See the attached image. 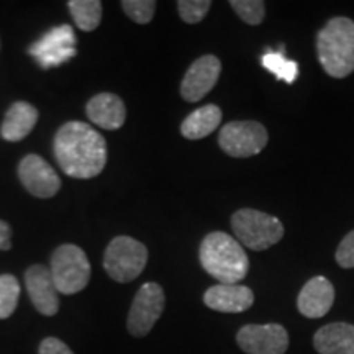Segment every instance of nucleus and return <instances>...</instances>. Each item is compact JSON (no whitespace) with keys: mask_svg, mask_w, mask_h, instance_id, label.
Instances as JSON below:
<instances>
[{"mask_svg":"<svg viewBox=\"0 0 354 354\" xmlns=\"http://www.w3.org/2000/svg\"><path fill=\"white\" fill-rule=\"evenodd\" d=\"M55 158L64 174L74 179H92L107 165V143L92 125L68 122L55 136Z\"/></svg>","mask_w":354,"mask_h":354,"instance_id":"obj_1","label":"nucleus"},{"mask_svg":"<svg viewBox=\"0 0 354 354\" xmlns=\"http://www.w3.org/2000/svg\"><path fill=\"white\" fill-rule=\"evenodd\" d=\"M198 256L205 272L216 279L220 284H236L246 277L250 269V259L243 246L223 232L207 234Z\"/></svg>","mask_w":354,"mask_h":354,"instance_id":"obj_2","label":"nucleus"},{"mask_svg":"<svg viewBox=\"0 0 354 354\" xmlns=\"http://www.w3.org/2000/svg\"><path fill=\"white\" fill-rule=\"evenodd\" d=\"M317 51L328 76L343 79L354 73V21L346 17L328 20L317 37Z\"/></svg>","mask_w":354,"mask_h":354,"instance_id":"obj_3","label":"nucleus"},{"mask_svg":"<svg viewBox=\"0 0 354 354\" xmlns=\"http://www.w3.org/2000/svg\"><path fill=\"white\" fill-rule=\"evenodd\" d=\"M236 241L253 251H264L282 240L284 227L276 216L253 209H241L232 216Z\"/></svg>","mask_w":354,"mask_h":354,"instance_id":"obj_4","label":"nucleus"},{"mask_svg":"<svg viewBox=\"0 0 354 354\" xmlns=\"http://www.w3.org/2000/svg\"><path fill=\"white\" fill-rule=\"evenodd\" d=\"M50 272L59 294L74 295L91 281V263L79 246L61 245L51 256Z\"/></svg>","mask_w":354,"mask_h":354,"instance_id":"obj_5","label":"nucleus"},{"mask_svg":"<svg viewBox=\"0 0 354 354\" xmlns=\"http://www.w3.org/2000/svg\"><path fill=\"white\" fill-rule=\"evenodd\" d=\"M148 263V250L130 236H117L109 243L104 254V269L115 282L135 281Z\"/></svg>","mask_w":354,"mask_h":354,"instance_id":"obj_6","label":"nucleus"},{"mask_svg":"<svg viewBox=\"0 0 354 354\" xmlns=\"http://www.w3.org/2000/svg\"><path fill=\"white\" fill-rule=\"evenodd\" d=\"M166 295L162 287L156 282H146L136 292L128 312L127 328L135 338H143L153 330L156 322L165 312Z\"/></svg>","mask_w":354,"mask_h":354,"instance_id":"obj_7","label":"nucleus"},{"mask_svg":"<svg viewBox=\"0 0 354 354\" xmlns=\"http://www.w3.org/2000/svg\"><path fill=\"white\" fill-rule=\"evenodd\" d=\"M268 131L259 122H230L221 128L218 145L228 156L251 158L268 145Z\"/></svg>","mask_w":354,"mask_h":354,"instance_id":"obj_8","label":"nucleus"},{"mask_svg":"<svg viewBox=\"0 0 354 354\" xmlns=\"http://www.w3.org/2000/svg\"><path fill=\"white\" fill-rule=\"evenodd\" d=\"M76 43L77 39L74 30L69 25H61L44 35L30 48L28 53L43 69L57 68L77 55Z\"/></svg>","mask_w":354,"mask_h":354,"instance_id":"obj_9","label":"nucleus"},{"mask_svg":"<svg viewBox=\"0 0 354 354\" xmlns=\"http://www.w3.org/2000/svg\"><path fill=\"white\" fill-rule=\"evenodd\" d=\"M236 342L246 354H284L289 333L282 325H246L238 331Z\"/></svg>","mask_w":354,"mask_h":354,"instance_id":"obj_10","label":"nucleus"},{"mask_svg":"<svg viewBox=\"0 0 354 354\" xmlns=\"http://www.w3.org/2000/svg\"><path fill=\"white\" fill-rule=\"evenodd\" d=\"M19 177L24 187L38 198H51L61 189V179L51 165L38 154H26L19 165Z\"/></svg>","mask_w":354,"mask_h":354,"instance_id":"obj_11","label":"nucleus"},{"mask_svg":"<svg viewBox=\"0 0 354 354\" xmlns=\"http://www.w3.org/2000/svg\"><path fill=\"white\" fill-rule=\"evenodd\" d=\"M221 73L220 59L214 55L201 56L190 64L180 84V95L187 102H198L215 87Z\"/></svg>","mask_w":354,"mask_h":354,"instance_id":"obj_12","label":"nucleus"},{"mask_svg":"<svg viewBox=\"0 0 354 354\" xmlns=\"http://www.w3.org/2000/svg\"><path fill=\"white\" fill-rule=\"evenodd\" d=\"M25 286L33 307L44 317H55L59 310V292L53 282L50 269L35 264L25 272Z\"/></svg>","mask_w":354,"mask_h":354,"instance_id":"obj_13","label":"nucleus"},{"mask_svg":"<svg viewBox=\"0 0 354 354\" xmlns=\"http://www.w3.org/2000/svg\"><path fill=\"white\" fill-rule=\"evenodd\" d=\"M253 302V290L240 284H216L203 294V304L221 313H241Z\"/></svg>","mask_w":354,"mask_h":354,"instance_id":"obj_14","label":"nucleus"},{"mask_svg":"<svg viewBox=\"0 0 354 354\" xmlns=\"http://www.w3.org/2000/svg\"><path fill=\"white\" fill-rule=\"evenodd\" d=\"M335 302V287L328 279L317 276L310 279L297 299L299 312L307 318H322L330 312Z\"/></svg>","mask_w":354,"mask_h":354,"instance_id":"obj_15","label":"nucleus"},{"mask_svg":"<svg viewBox=\"0 0 354 354\" xmlns=\"http://www.w3.org/2000/svg\"><path fill=\"white\" fill-rule=\"evenodd\" d=\"M87 118L104 130H118L127 120V107L118 95L97 94L87 102Z\"/></svg>","mask_w":354,"mask_h":354,"instance_id":"obj_16","label":"nucleus"},{"mask_svg":"<svg viewBox=\"0 0 354 354\" xmlns=\"http://www.w3.org/2000/svg\"><path fill=\"white\" fill-rule=\"evenodd\" d=\"M313 346L320 354H354V325L330 323L313 336Z\"/></svg>","mask_w":354,"mask_h":354,"instance_id":"obj_17","label":"nucleus"},{"mask_svg":"<svg viewBox=\"0 0 354 354\" xmlns=\"http://www.w3.org/2000/svg\"><path fill=\"white\" fill-rule=\"evenodd\" d=\"M39 113L28 102H15L12 107L7 110L6 118H3L2 127H0V135L6 141H20L26 138L32 133L35 125L38 123Z\"/></svg>","mask_w":354,"mask_h":354,"instance_id":"obj_18","label":"nucleus"},{"mask_svg":"<svg viewBox=\"0 0 354 354\" xmlns=\"http://www.w3.org/2000/svg\"><path fill=\"white\" fill-rule=\"evenodd\" d=\"M221 110L218 105L209 104L194 110L180 125V133L187 140H202L214 133L221 123Z\"/></svg>","mask_w":354,"mask_h":354,"instance_id":"obj_19","label":"nucleus"},{"mask_svg":"<svg viewBox=\"0 0 354 354\" xmlns=\"http://www.w3.org/2000/svg\"><path fill=\"white\" fill-rule=\"evenodd\" d=\"M68 7L74 24L82 32H92L100 25L102 2L99 0H71Z\"/></svg>","mask_w":354,"mask_h":354,"instance_id":"obj_20","label":"nucleus"},{"mask_svg":"<svg viewBox=\"0 0 354 354\" xmlns=\"http://www.w3.org/2000/svg\"><path fill=\"white\" fill-rule=\"evenodd\" d=\"M261 64L281 81H286L287 84H292L299 76V64L295 61L286 59L282 53L268 51L261 57Z\"/></svg>","mask_w":354,"mask_h":354,"instance_id":"obj_21","label":"nucleus"},{"mask_svg":"<svg viewBox=\"0 0 354 354\" xmlns=\"http://www.w3.org/2000/svg\"><path fill=\"white\" fill-rule=\"evenodd\" d=\"M20 299V282L12 274L0 276V320L12 317Z\"/></svg>","mask_w":354,"mask_h":354,"instance_id":"obj_22","label":"nucleus"},{"mask_svg":"<svg viewBox=\"0 0 354 354\" xmlns=\"http://www.w3.org/2000/svg\"><path fill=\"white\" fill-rule=\"evenodd\" d=\"M210 7V0H179L177 2V10H179L180 19L190 25L201 24L209 13Z\"/></svg>","mask_w":354,"mask_h":354,"instance_id":"obj_23","label":"nucleus"},{"mask_svg":"<svg viewBox=\"0 0 354 354\" xmlns=\"http://www.w3.org/2000/svg\"><path fill=\"white\" fill-rule=\"evenodd\" d=\"M123 10L135 24L146 25L153 20L156 12V2L154 0H123Z\"/></svg>","mask_w":354,"mask_h":354,"instance_id":"obj_24","label":"nucleus"},{"mask_svg":"<svg viewBox=\"0 0 354 354\" xmlns=\"http://www.w3.org/2000/svg\"><path fill=\"white\" fill-rule=\"evenodd\" d=\"M230 6L248 25H259L264 20L266 6L261 0H232Z\"/></svg>","mask_w":354,"mask_h":354,"instance_id":"obj_25","label":"nucleus"},{"mask_svg":"<svg viewBox=\"0 0 354 354\" xmlns=\"http://www.w3.org/2000/svg\"><path fill=\"white\" fill-rule=\"evenodd\" d=\"M336 263L343 269L354 268V230L339 243L338 250H336Z\"/></svg>","mask_w":354,"mask_h":354,"instance_id":"obj_26","label":"nucleus"},{"mask_svg":"<svg viewBox=\"0 0 354 354\" xmlns=\"http://www.w3.org/2000/svg\"><path fill=\"white\" fill-rule=\"evenodd\" d=\"M39 354H74L73 349H71L64 342H61L59 338H55V336H50V338H44L41 344L38 348Z\"/></svg>","mask_w":354,"mask_h":354,"instance_id":"obj_27","label":"nucleus"},{"mask_svg":"<svg viewBox=\"0 0 354 354\" xmlns=\"http://www.w3.org/2000/svg\"><path fill=\"white\" fill-rule=\"evenodd\" d=\"M12 246V228L6 220H0V251H8Z\"/></svg>","mask_w":354,"mask_h":354,"instance_id":"obj_28","label":"nucleus"}]
</instances>
